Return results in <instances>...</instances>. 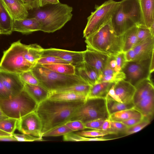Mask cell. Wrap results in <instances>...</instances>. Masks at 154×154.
Here are the masks:
<instances>
[{"label":"cell","instance_id":"obj_50","mask_svg":"<svg viewBox=\"0 0 154 154\" xmlns=\"http://www.w3.org/2000/svg\"><path fill=\"white\" fill-rule=\"evenodd\" d=\"M125 54L126 59L127 62L134 60L135 56L132 48L125 53Z\"/></svg>","mask_w":154,"mask_h":154},{"label":"cell","instance_id":"obj_21","mask_svg":"<svg viewBox=\"0 0 154 154\" xmlns=\"http://www.w3.org/2000/svg\"><path fill=\"white\" fill-rule=\"evenodd\" d=\"M14 20L2 0H0V31L1 34L9 35L12 33Z\"/></svg>","mask_w":154,"mask_h":154},{"label":"cell","instance_id":"obj_15","mask_svg":"<svg viewBox=\"0 0 154 154\" xmlns=\"http://www.w3.org/2000/svg\"><path fill=\"white\" fill-rule=\"evenodd\" d=\"M110 55L86 48L84 51V60L94 69L100 78Z\"/></svg>","mask_w":154,"mask_h":154},{"label":"cell","instance_id":"obj_6","mask_svg":"<svg viewBox=\"0 0 154 154\" xmlns=\"http://www.w3.org/2000/svg\"><path fill=\"white\" fill-rule=\"evenodd\" d=\"M27 47V45L22 43L20 40L12 43L3 52L0 62V69L19 74L31 70L35 65L25 58Z\"/></svg>","mask_w":154,"mask_h":154},{"label":"cell","instance_id":"obj_18","mask_svg":"<svg viewBox=\"0 0 154 154\" xmlns=\"http://www.w3.org/2000/svg\"><path fill=\"white\" fill-rule=\"evenodd\" d=\"M41 25L38 20L35 17L14 20L13 31L28 34L41 31Z\"/></svg>","mask_w":154,"mask_h":154},{"label":"cell","instance_id":"obj_27","mask_svg":"<svg viewBox=\"0 0 154 154\" xmlns=\"http://www.w3.org/2000/svg\"><path fill=\"white\" fill-rule=\"evenodd\" d=\"M144 117L142 114L134 108L115 112L109 115V119L110 121L122 122L134 118Z\"/></svg>","mask_w":154,"mask_h":154},{"label":"cell","instance_id":"obj_23","mask_svg":"<svg viewBox=\"0 0 154 154\" xmlns=\"http://www.w3.org/2000/svg\"><path fill=\"white\" fill-rule=\"evenodd\" d=\"M115 83L101 82L91 86L86 99L91 98H105L112 86Z\"/></svg>","mask_w":154,"mask_h":154},{"label":"cell","instance_id":"obj_45","mask_svg":"<svg viewBox=\"0 0 154 154\" xmlns=\"http://www.w3.org/2000/svg\"><path fill=\"white\" fill-rule=\"evenodd\" d=\"M105 120L106 119L94 120L85 123L84 125L86 128L101 130L102 125Z\"/></svg>","mask_w":154,"mask_h":154},{"label":"cell","instance_id":"obj_4","mask_svg":"<svg viewBox=\"0 0 154 154\" xmlns=\"http://www.w3.org/2000/svg\"><path fill=\"white\" fill-rule=\"evenodd\" d=\"M85 38L86 48L90 49L109 55L122 52V36L116 35L111 20Z\"/></svg>","mask_w":154,"mask_h":154},{"label":"cell","instance_id":"obj_43","mask_svg":"<svg viewBox=\"0 0 154 154\" xmlns=\"http://www.w3.org/2000/svg\"><path fill=\"white\" fill-rule=\"evenodd\" d=\"M116 63V69L118 71L122 70L127 62L125 53L121 52L113 55Z\"/></svg>","mask_w":154,"mask_h":154},{"label":"cell","instance_id":"obj_10","mask_svg":"<svg viewBox=\"0 0 154 154\" xmlns=\"http://www.w3.org/2000/svg\"><path fill=\"white\" fill-rule=\"evenodd\" d=\"M119 2L109 0L96 7L87 18V22L83 32L86 38L93 34L110 21Z\"/></svg>","mask_w":154,"mask_h":154},{"label":"cell","instance_id":"obj_24","mask_svg":"<svg viewBox=\"0 0 154 154\" xmlns=\"http://www.w3.org/2000/svg\"><path fill=\"white\" fill-rule=\"evenodd\" d=\"M87 95L72 92H49L48 99L67 102L85 101Z\"/></svg>","mask_w":154,"mask_h":154},{"label":"cell","instance_id":"obj_52","mask_svg":"<svg viewBox=\"0 0 154 154\" xmlns=\"http://www.w3.org/2000/svg\"><path fill=\"white\" fill-rule=\"evenodd\" d=\"M0 141H17L16 138L12 135L11 136H0Z\"/></svg>","mask_w":154,"mask_h":154},{"label":"cell","instance_id":"obj_8","mask_svg":"<svg viewBox=\"0 0 154 154\" xmlns=\"http://www.w3.org/2000/svg\"><path fill=\"white\" fill-rule=\"evenodd\" d=\"M135 87L132 99L134 108L144 117L151 120L154 112V88L150 77L141 81Z\"/></svg>","mask_w":154,"mask_h":154},{"label":"cell","instance_id":"obj_48","mask_svg":"<svg viewBox=\"0 0 154 154\" xmlns=\"http://www.w3.org/2000/svg\"><path fill=\"white\" fill-rule=\"evenodd\" d=\"M144 117L132 118L122 122L128 128L139 123L141 121Z\"/></svg>","mask_w":154,"mask_h":154},{"label":"cell","instance_id":"obj_54","mask_svg":"<svg viewBox=\"0 0 154 154\" xmlns=\"http://www.w3.org/2000/svg\"><path fill=\"white\" fill-rule=\"evenodd\" d=\"M8 118L4 113L0 107V120L5 119Z\"/></svg>","mask_w":154,"mask_h":154},{"label":"cell","instance_id":"obj_28","mask_svg":"<svg viewBox=\"0 0 154 154\" xmlns=\"http://www.w3.org/2000/svg\"><path fill=\"white\" fill-rule=\"evenodd\" d=\"M43 49L37 44L27 45L25 55L26 59L30 63L35 65L38 59L42 57Z\"/></svg>","mask_w":154,"mask_h":154},{"label":"cell","instance_id":"obj_56","mask_svg":"<svg viewBox=\"0 0 154 154\" xmlns=\"http://www.w3.org/2000/svg\"><path fill=\"white\" fill-rule=\"evenodd\" d=\"M149 28L150 30L152 35L154 36V23H152Z\"/></svg>","mask_w":154,"mask_h":154},{"label":"cell","instance_id":"obj_38","mask_svg":"<svg viewBox=\"0 0 154 154\" xmlns=\"http://www.w3.org/2000/svg\"><path fill=\"white\" fill-rule=\"evenodd\" d=\"M57 63H69L58 57L52 56H47L41 57L38 60L36 64L42 65Z\"/></svg>","mask_w":154,"mask_h":154},{"label":"cell","instance_id":"obj_7","mask_svg":"<svg viewBox=\"0 0 154 154\" xmlns=\"http://www.w3.org/2000/svg\"><path fill=\"white\" fill-rule=\"evenodd\" d=\"M38 104L24 89L11 97L0 99V107L8 117L18 119L36 110Z\"/></svg>","mask_w":154,"mask_h":154},{"label":"cell","instance_id":"obj_13","mask_svg":"<svg viewBox=\"0 0 154 154\" xmlns=\"http://www.w3.org/2000/svg\"><path fill=\"white\" fill-rule=\"evenodd\" d=\"M135 90V86L128 82L122 80L113 85L106 97L119 102L129 103L132 102Z\"/></svg>","mask_w":154,"mask_h":154},{"label":"cell","instance_id":"obj_17","mask_svg":"<svg viewBox=\"0 0 154 154\" xmlns=\"http://www.w3.org/2000/svg\"><path fill=\"white\" fill-rule=\"evenodd\" d=\"M132 49L135 56L134 61L151 59L154 54V36H151L140 42Z\"/></svg>","mask_w":154,"mask_h":154},{"label":"cell","instance_id":"obj_25","mask_svg":"<svg viewBox=\"0 0 154 154\" xmlns=\"http://www.w3.org/2000/svg\"><path fill=\"white\" fill-rule=\"evenodd\" d=\"M24 89L37 103H39L48 98L49 92L40 85L24 83Z\"/></svg>","mask_w":154,"mask_h":154},{"label":"cell","instance_id":"obj_16","mask_svg":"<svg viewBox=\"0 0 154 154\" xmlns=\"http://www.w3.org/2000/svg\"><path fill=\"white\" fill-rule=\"evenodd\" d=\"M0 79L5 88L13 95L24 89V83L19 74L0 69Z\"/></svg>","mask_w":154,"mask_h":154},{"label":"cell","instance_id":"obj_3","mask_svg":"<svg viewBox=\"0 0 154 154\" xmlns=\"http://www.w3.org/2000/svg\"><path fill=\"white\" fill-rule=\"evenodd\" d=\"M51 5L45 9H37L34 15L41 25V31L45 32H53L60 29L72 16V7L60 2Z\"/></svg>","mask_w":154,"mask_h":154},{"label":"cell","instance_id":"obj_42","mask_svg":"<svg viewBox=\"0 0 154 154\" xmlns=\"http://www.w3.org/2000/svg\"><path fill=\"white\" fill-rule=\"evenodd\" d=\"M12 135L15 137L17 141L32 142L34 141H41L43 140L38 137L23 134H21L14 133Z\"/></svg>","mask_w":154,"mask_h":154},{"label":"cell","instance_id":"obj_31","mask_svg":"<svg viewBox=\"0 0 154 154\" xmlns=\"http://www.w3.org/2000/svg\"><path fill=\"white\" fill-rule=\"evenodd\" d=\"M105 99L107 109L109 115L119 111L134 107L132 102L124 103L119 102L109 97H106Z\"/></svg>","mask_w":154,"mask_h":154},{"label":"cell","instance_id":"obj_34","mask_svg":"<svg viewBox=\"0 0 154 154\" xmlns=\"http://www.w3.org/2000/svg\"><path fill=\"white\" fill-rule=\"evenodd\" d=\"M73 131L65 124L54 128L42 134V137H57L64 135Z\"/></svg>","mask_w":154,"mask_h":154},{"label":"cell","instance_id":"obj_5","mask_svg":"<svg viewBox=\"0 0 154 154\" xmlns=\"http://www.w3.org/2000/svg\"><path fill=\"white\" fill-rule=\"evenodd\" d=\"M31 70L38 80L39 85L49 92L78 84H87L76 74H60L37 64Z\"/></svg>","mask_w":154,"mask_h":154},{"label":"cell","instance_id":"obj_46","mask_svg":"<svg viewBox=\"0 0 154 154\" xmlns=\"http://www.w3.org/2000/svg\"><path fill=\"white\" fill-rule=\"evenodd\" d=\"M39 0H22L28 10L39 8Z\"/></svg>","mask_w":154,"mask_h":154},{"label":"cell","instance_id":"obj_44","mask_svg":"<svg viewBox=\"0 0 154 154\" xmlns=\"http://www.w3.org/2000/svg\"><path fill=\"white\" fill-rule=\"evenodd\" d=\"M65 124L73 132L86 129L84 123L79 120L69 121Z\"/></svg>","mask_w":154,"mask_h":154},{"label":"cell","instance_id":"obj_30","mask_svg":"<svg viewBox=\"0 0 154 154\" xmlns=\"http://www.w3.org/2000/svg\"><path fill=\"white\" fill-rule=\"evenodd\" d=\"M125 77V74L122 71L116 72L106 66L101 76L100 82L116 83L120 80H124Z\"/></svg>","mask_w":154,"mask_h":154},{"label":"cell","instance_id":"obj_36","mask_svg":"<svg viewBox=\"0 0 154 154\" xmlns=\"http://www.w3.org/2000/svg\"><path fill=\"white\" fill-rule=\"evenodd\" d=\"M75 133L81 136L88 137H95L104 136L108 134H112L110 131L100 130H83Z\"/></svg>","mask_w":154,"mask_h":154},{"label":"cell","instance_id":"obj_40","mask_svg":"<svg viewBox=\"0 0 154 154\" xmlns=\"http://www.w3.org/2000/svg\"><path fill=\"white\" fill-rule=\"evenodd\" d=\"M110 131L113 134H117L120 132H122L128 128L124 124L121 122L110 121Z\"/></svg>","mask_w":154,"mask_h":154},{"label":"cell","instance_id":"obj_37","mask_svg":"<svg viewBox=\"0 0 154 154\" xmlns=\"http://www.w3.org/2000/svg\"><path fill=\"white\" fill-rule=\"evenodd\" d=\"M151 120L143 118L142 120L139 123L132 126L128 128L123 133L127 135L137 132L148 125Z\"/></svg>","mask_w":154,"mask_h":154},{"label":"cell","instance_id":"obj_35","mask_svg":"<svg viewBox=\"0 0 154 154\" xmlns=\"http://www.w3.org/2000/svg\"><path fill=\"white\" fill-rule=\"evenodd\" d=\"M137 27L136 45L151 36H154L152 35L149 28L144 25H140Z\"/></svg>","mask_w":154,"mask_h":154},{"label":"cell","instance_id":"obj_57","mask_svg":"<svg viewBox=\"0 0 154 154\" xmlns=\"http://www.w3.org/2000/svg\"><path fill=\"white\" fill-rule=\"evenodd\" d=\"M0 35H1V32H0Z\"/></svg>","mask_w":154,"mask_h":154},{"label":"cell","instance_id":"obj_1","mask_svg":"<svg viewBox=\"0 0 154 154\" xmlns=\"http://www.w3.org/2000/svg\"><path fill=\"white\" fill-rule=\"evenodd\" d=\"M85 101L67 102L48 98L38 104L35 111L42 122V135L69 121L75 111Z\"/></svg>","mask_w":154,"mask_h":154},{"label":"cell","instance_id":"obj_11","mask_svg":"<svg viewBox=\"0 0 154 154\" xmlns=\"http://www.w3.org/2000/svg\"><path fill=\"white\" fill-rule=\"evenodd\" d=\"M151 59L127 62L121 70L125 75L124 80L135 87L141 81L150 78Z\"/></svg>","mask_w":154,"mask_h":154},{"label":"cell","instance_id":"obj_53","mask_svg":"<svg viewBox=\"0 0 154 154\" xmlns=\"http://www.w3.org/2000/svg\"><path fill=\"white\" fill-rule=\"evenodd\" d=\"M154 54L152 55L150 63V72L152 73L154 71Z\"/></svg>","mask_w":154,"mask_h":154},{"label":"cell","instance_id":"obj_19","mask_svg":"<svg viewBox=\"0 0 154 154\" xmlns=\"http://www.w3.org/2000/svg\"><path fill=\"white\" fill-rule=\"evenodd\" d=\"M75 67V74L90 86L100 82V78L98 73L84 61Z\"/></svg>","mask_w":154,"mask_h":154},{"label":"cell","instance_id":"obj_33","mask_svg":"<svg viewBox=\"0 0 154 154\" xmlns=\"http://www.w3.org/2000/svg\"><path fill=\"white\" fill-rule=\"evenodd\" d=\"M17 121L9 117L0 120V129L12 135L17 129Z\"/></svg>","mask_w":154,"mask_h":154},{"label":"cell","instance_id":"obj_41","mask_svg":"<svg viewBox=\"0 0 154 154\" xmlns=\"http://www.w3.org/2000/svg\"><path fill=\"white\" fill-rule=\"evenodd\" d=\"M63 140L66 141H90V137L81 136L72 132L63 135Z\"/></svg>","mask_w":154,"mask_h":154},{"label":"cell","instance_id":"obj_2","mask_svg":"<svg viewBox=\"0 0 154 154\" xmlns=\"http://www.w3.org/2000/svg\"><path fill=\"white\" fill-rule=\"evenodd\" d=\"M111 22L116 34L118 36L133 26H145L139 0L119 2Z\"/></svg>","mask_w":154,"mask_h":154},{"label":"cell","instance_id":"obj_51","mask_svg":"<svg viewBox=\"0 0 154 154\" xmlns=\"http://www.w3.org/2000/svg\"><path fill=\"white\" fill-rule=\"evenodd\" d=\"M110 125L109 120V119L105 120L102 125L101 130L103 131L111 132L110 131ZM111 132L112 133V132ZM112 134H113V133Z\"/></svg>","mask_w":154,"mask_h":154},{"label":"cell","instance_id":"obj_14","mask_svg":"<svg viewBox=\"0 0 154 154\" xmlns=\"http://www.w3.org/2000/svg\"><path fill=\"white\" fill-rule=\"evenodd\" d=\"M84 51H76L50 48L43 49L42 57L52 56L58 57L75 66L84 62Z\"/></svg>","mask_w":154,"mask_h":154},{"label":"cell","instance_id":"obj_39","mask_svg":"<svg viewBox=\"0 0 154 154\" xmlns=\"http://www.w3.org/2000/svg\"><path fill=\"white\" fill-rule=\"evenodd\" d=\"M19 74L21 79L24 83L34 85H39L38 80L31 70L24 72Z\"/></svg>","mask_w":154,"mask_h":154},{"label":"cell","instance_id":"obj_32","mask_svg":"<svg viewBox=\"0 0 154 154\" xmlns=\"http://www.w3.org/2000/svg\"><path fill=\"white\" fill-rule=\"evenodd\" d=\"M91 86L87 84H79L49 92H72L88 95Z\"/></svg>","mask_w":154,"mask_h":154},{"label":"cell","instance_id":"obj_49","mask_svg":"<svg viewBox=\"0 0 154 154\" xmlns=\"http://www.w3.org/2000/svg\"><path fill=\"white\" fill-rule=\"evenodd\" d=\"M39 2L40 7L48 5L56 4L60 2L59 0H39Z\"/></svg>","mask_w":154,"mask_h":154},{"label":"cell","instance_id":"obj_55","mask_svg":"<svg viewBox=\"0 0 154 154\" xmlns=\"http://www.w3.org/2000/svg\"><path fill=\"white\" fill-rule=\"evenodd\" d=\"M11 136L12 135L0 129V136Z\"/></svg>","mask_w":154,"mask_h":154},{"label":"cell","instance_id":"obj_29","mask_svg":"<svg viewBox=\"0 0 154 154\" xmlns=\"http://www.w3.org/2000/svg\"><path fill=\"white\" fill-rule=\"evenodd\" d=\"M41 65L51 71L60 74L66 75L75 74V67L70 63H57Z\"/></svg>","mask_w":154,"mask_h":154},{"label":"cell","instance_id":"obj_22","mask_svg":"<svg viewBox=\"0 0 154 154\" xmlns=\"http://www.w3.org/2000/svg\"><path fill=\"white\" fill-rule=\"evenodd\" d=\"M144 25L149 28L154 23V0H139Z\"/></svg>","mask_w":154,"mask_h":154},{"label":"cell","instance_id":"obj_26","mask_svg":"<svg viewBox=\"0 0 154 154\" xmlns=\"http://www.w3.org/2000/svg\"><path fill=\"white\" fill-rule=\"evenodd\" d=\"M137 27L134 26L126 31L122 35V51L125 53L136 44Z\"/></svg>","mask_w":154,"mask_h":154},{"label":"cell","instance_id":"obj_20","mask_svg":"<svg viewBox=\"0 0 154 154\" xmlns=\"http://www.w3.org/2000/svg\"><path fill=\"white\" fill-rule=\"evenodd\" d=\"M14 20L27 18L28 10L22 0H2Z\"/></svg>","mask_w":154,"mask_h":154},{"label":"cell","instance_id":"obj_47","mask_svg":"<svg viewBox=\"0 0 154 154\" xmlns=\"http://www.w3.org/2000/svg\"><path fill=\"white\" fill-rule=\"evenodd\" d=\"M13 95L4 86L0 79V99H8Z\"/></svg>","mask_w":154,"mask_h":154},{"label":"cell","instance_id":"obj_12","mask_svg":"<svg viewBox=\"0 0 154 154\" xmlns=\"http://www.w3.org/2000/svg\"><path fill=\"white\" fill-rule=\"evenodd\" d=\"M42 124L35 110L17 119V129L23 134L42 137Z\"/></svg>","mask_w":154,"mask_h":154},{"label":"cell","instance_id":"obj_9","mask_svg":"<svg viewBox=\"0 0 154 154\" xmlns=\"http://www.w3.org/2000/svg\"><path fill=\"white\" fill-rule=\"evenodd\" d=\"M105 98L87 99L73 113L69 121L79 120L84 123L98 119H109Z\"/></svg>","mask_w":154,"mask_h":154}]
</instances>
